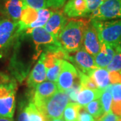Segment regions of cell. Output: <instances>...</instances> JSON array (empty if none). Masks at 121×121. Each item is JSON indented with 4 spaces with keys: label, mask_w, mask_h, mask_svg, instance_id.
Returning <instances> with one entry per match:
<instances>
[{
    "label": "cell",
    "mask_w": 121,
    "mask_h": 121,
    "mask_svg": "<svg viewBox=\"0 0 121 121\" xmlns=\"http://www.w3.org/2000/svg\"><path fill=\"white\" fill-rule=\"evenodd\" d=\"M73 55L69 53V60L75 64L76 69L83 73L88 75L94 69L98 68L94 60V57L82 47L75 52Z\"/></svg>",
    "instance_id": "cell-9"
},
{
    "label": "cell",
    "mask_w": 121,
    "mask_h": 121,
    "mask_svg": "<svg viewBox=\"0 0 121 121\" xmlns=\"http://www.w3.org/2000/svg\"><path fill=\"white\" fill-rule=\"evenodd\" d=\"M88 10V16L92 12H95L103 4L106 0H86Z\"/></svg>",
    "instance_id": "cell-29"
},
{
    "label": "cell",
    "mask_w": 121,
    "mask_h": 121,
    "mask_svg": "<svg viewBox=\"0 0 121 121\" xmlns=\"http://www.w3.org/2000/svg\"><path fill=\"white\" fill-rule=\"evenodd\" d=\"M106 69L109 72L121 71V45L116 48V52L112 60Z\"/></svg>",
    "instance_id": "cell-26"
},
{
    "label": "cell",
    "mask_w": 121,
    "mask_h": 121,
    "mask_svg": "<svg viewBox=\"0 0 121 121\" xmlns=\"http://www.w3.org/2000/svg\"><path fill=\"white\" fill-rule=\"evenodd\" d=\"M85 108L87 110V112L95 118V120L102 117L104 114V108L102 107L99 99H95L91 102L86 106H85Z\"/></svg>",
    "instance_id": "cell-23"
},
{
    "label": "cell",
    "mask_w": 121,
    "mask_h": 121,
    "mask_svg": "<svg viewBox=\"0 0 121 121\" xmlns=\"http://www.w3.org/2000/svg\"><path fill=\"white\" fill-rule=\"evenodd\" d=\"M65 16L64 12L59 10L54 12L45 26H44L49 33L56 39L68 21Z\"/></svg>",
    "instance_id": "cell-13"
},
{
    "label": "cell",
    "mask_w": 121,
    "mask_h": 121,
    "mask_svg": "<svg viewBox=\"0 0 121 121\" xmlns=\"http://www.w3.org/2000/svg\"><path fill=\"white\" fill-rule=\"evenodd\" d=\"M48 121H65L63 118H54V119H51L49 120Z\"/></svg>",
    "instance_id": "cell-38"
},
{
    "label": "cell",
    "mask_w": 121,
    "mask_h": 121,
    "mask_svg": "<svg viewBox=\"0 0 121 121\" xmlns=\"http://www.w3.org/2000/svg\"><path fill=\"white\" fill-rule=\"evenodd\" d=\"M63 60H59L56 63L47 70V79L49 82H56L61 70V63Z\"/></svg>",
    "instance_id": "cell-27"
},
{
    "label": "cell",
    "mask_w": 121,
    "mask_h": 121,
    "mask_svg": "<svg viewBox=\"0 0 121 121\" xmlns=\"http://www.w3.org/2000/svg\"><path fill=\"white\" fill-rule=\"evenodd\" d=\"M92 25L97 31L100 43L117 48L121 45V19L117 20H93Z\"/></svg>",
    "instance_id": "cell-2"
},
{
    "label": "cell",
    "mask_w": 121,
    "mask_h": 121,
    "mask_svg": "<svg viewBox=\"0 0 121 121\" xmlns=\"http://www.w3.org/2000/svg\"><path fill=\"white\" fill-rule=\"evenodd\" d=\"M81 105L77 102H71L67 104L63 112L65 121H79V111Z\"/></svg>",
    "instance_id": "cell-21"
},
{
    "label": "cell",
    "mask_w": 121,
    "mask_h": 121,
    "mask_svg": "<svg viewBox=\"0 0 121 121\" xmlns=\"http://www.w3.org/2000/svg\"><path fill=\"white\" fill-rule=\"evenodd\" d=\"M87 75L93 79L98 87L104 90L111 83L110 81L109 71L105 68H96L91 71Z\"/></svg>",
    "instance_id": "cell-18"
},
{
    "label": "cell",
    "mask_w": 121,
    "mask_h": 121,
    "mask_svg": "<svg viewBox=\"0 0 121 121\" xmlns=\"http://www.w3.org/2000/svg\"><path fill=\"white\" fill-rule=\"evenodd\" d=\"M67 0H50V8L58 9L61 8Z\"/></svg>",
    "instance_id": "cell-34"
},
{
    "label": "cell",
    "mask_w": 121,
    "mask_h": 121,
    "mask_svg": "<svg viewBox=\"0 0 121 121\" xmlns=\"http://www.w3.org/2000/svg\"><path fill=\"white\" fill-rule=\"evenodd\" d=\"M78 78V71L76 67L67 60H63L60 74L56 82L58 90L67 91L73 86Z\"/></svg>",
    "instance_id": "cell-7"
},
{
    "label": "cell",
    "mask_w": 121,
    "mask_h": 121,
    "mask_svg": "<svg viewBox=\"0 0 121 121\" xmlns=\"http://www.w3.org/2000/svg\"><path fill=\"white\" fill-rule=\"evenodd\" d=\"M111 92L112 95V102L121 101V83L111 84Z\"/></svg>",
    "instance_id": "cell-30"
},
{
    "label": "cell",
    "mask_w": 121,
    "mask_h": 121,
    "mask_svg": "<svg viewBox=\"0 0 121 121\" xmlns=\"http://www.w3.org/2000/svg\"><path fill=\"white\" fill-rule=\"evenodd\" d=\"M101 44L100 51L94 56L96 66L99 68H106L115 55L116 48L105 43Z\"/></svg>",
    "instance_id": "cell-17"
},
{
    "label": "cell",
    "mask_w": 121,
    "mask_h": 121,
    "mask_svg": "<svg viewBox=\"0 0 121 121\" xmlns=\"http://www.w3.org/2000/svg\"><path fill=\"white\" fill-rule=\"evenodd\" d=\"M57 91L58 88L56 82L47 81L41 83L36 87L33 98L34 103L39 108L47 99L54 95Z\"/></svg>",
    "instance_id": "cell-12"
},
{
    "label": "cell",
    "mask_w": 121,
    "mask_h": 121,
    "mask_svg": "<svg viewBox=\"0 0 121 121\" xmlns=\"http://www.w3.org/2000/svg\"><path fill=\"white\" fill-rule=\"evenodd\" d=\"M0 121H13V118L0 117Z\"/></svg>",
    "instance_id": "cell-37"
},
{
    "label": "cell",
    "mask_w": 121,
    "mask_h": 121,
    "mask_svg": "<svg viewBox=\"0 0 121 121\" xmlns=\"http://www.w3.org/2000/svg\"><path fill=\"white\" fill-rule=\"evenodd\" d=\"M102 91L103 90L99 88L96 90L82 89L77 96V103L81 106H85L91 102L99 99Z\"/></svg>",
    "instance_id": "cell-19"
},
{
    "label": "cell",
    "mask_w": 121,
    "mask_h": 121,
    "mask_svg": "<svg viewBox=\"0 0 121 121\" xmlns=\"http://www.w3.org/2000/svg\"><path fill=\"white\" fill-rule=\"evenodd\" d=\"M112 95L111 92V84L108 86L106 89H104L102 94L99 98V100L102 107L104 108V113L108 112L111 110V106L112 104Z\"/></svg>",
    "instance_id": "cell-24"
},
{
    "label": "cell",
    "mask_w": 121,
    "mask_h": 121,
    "mask_svg": "<svg viewBox=\"0 0 121 121\" xmlns=\"http://www.w3.org/2000/svg\"><path fill=\"white\" fill-rule=\"evenodd\" d=\"M88 16L93 20L121 19V0H106L99 8Z\"/></svg>",
    "instance_id": "cell-6"
},
{
    "label": "cell",
    "mask_w": 121,
    "mask_h": 121,
    "mask_svg": "<svg viewBox=\"0 0 121 121\" xmlns=\"http://www.w3.org/2000/svg\"><path fill=\"white\" fill-rule=\"evenodd\" d=\"M90 20L72 18L67 21L57 40L60 47L69 53L83 47V37L86 26Z\"/></svg>",
    "instance_id": "cell-1"
},
{
    "label": "cell",
    "mask_w": 121,
    "mask_h": 121,
    "mask_svg": "<svg viewBox=\"0 0 121 121\" xmlns=\"http://www.w3.org/2000/svg\"><path fill=\"white\" fill-rule=\"evenodd\" d=\"M26 5L22 0H0V10L7 18L18 22Z\"/></svg>",
    "instance_id": "cell-11"
},
{
    "label": "cell",
    "mask_w": 121,
    "mask_h": 121,
    "mask_svg": "<svg viewBox=\"0 0 121 121\" xmlns=\"http://www.w3.org/2000/svg\"><path fill=\"white\" fill-rule=\"evenodd\" d=\"M0 117H1V116H0Z\"/></svg>",
    "instance_id": "cell-40"
},
{
    "label": "cell",
    "mask_w": 121,
    "mask_h": 121,
    "mask_svg": "<svg viewBox=\"0 0 121 121\" xmlns=\"http://www.w3.org/2000/svg\"><path fill=\"white\" fill-rule=\"evenodd\" d=\"M22 1L25 5L36 9L50 8V0H22Z\"/></svg>",
    "instance_id": "cell-28"
},
{
    "label": "cell",
    "mask_w": 121,
    "mask_h": 121,
    "mask_svg": "<svg viewBox=\"0 0 121 121\" xmlns=\"http://www.w3.org/2000/svg\"><path fill=\"white\" fill-rule=\"evenodd\" d=\"M79 121H95V118L87 112L85 106H82L79 111Z\"/></svg>",
    "instance_id": "cell-31"
},
{
    "label": "cell",
    "mask_w": 121,
    "mask_h": 121,
    "mask_svg": "<svg viewBox=\"0 0 121 121\" xmlns=\"http://www.w3.org/2000/svg\"><path fill=\"white\" fill-rule=\"evenodd\" d=\"M70 102L69 95L65 91L58 90L47 99L39 108L48 121L62 118L66 106Z\"/></svg>",
    "instance_id": "cell-3"
},
{
    "label": "cell",
    "mask_w": 121,
    "mask_h": 121,
    "mask_svg": "<svg viewBox=\"0 0 121 121\" xmlns=\"http://www.w3.org/2000/svg\"><path fill=\"white\" fill-rule=\"evenodd\" d=\"M12 80H10V78L8 75L4 73H0V85L10 82Z\"/></svg>",
    "instance_id": "cell-36"
},
{
    "label": "cell",
    "mask_w": 121,
    "mask_h": 121,
    "mask_svg": "<svg viewBox=\"0 0 121 121\" xmlns=\"http://www.w3.org/2000/svg\"><path fill=\"white\" fill-rule=\"evenodd\" d=\"M83 48L92 56H96L100 51L101 44L99 42L97 31L92 25L91 20L88 22L84 33Z\"/></svg>",
    "instance_id": "cell-10"
},
{
    "label": "cell",
    "mask_w": 121,
    "mask_h": 121,
    "mask_svg": "<svg viewBox=\"0 0 121 121\" xmlns=\"http://www.w3.org/2000/svg\"><path fill=\"white\" fill-rule=\"evenodd\" d=\"M17 121H29L28 116L26 110V106L24 108H22L20 111L19 112V115L17 118Z\"/></svg>",
    "instance_id": "cell-35"
},
{
    "label": "cell",
    "mask_w": 121,
    "mask_h": 121,
    "mask_svg": "<svg viewBox=\"0 0 121 121\" xmlns=\"http://www.w3.org/2000/svg\"><path fill=\"white\" fill-rule=\"evenodd\" d=\"M25 34L31 35L37 51V56L41 52L40 48L44 47L45 51H48L61 47L57 39L49 33L44 27H39L28 30Z\"/></svg>",
    "instance_id": "cell-5"
},
{
    "label": "cell",
    "mask_w": 121,
    "mask_h": 121,
    "mask_svg": "<svg viewBox=\"0 0 121 121\" xmlns=\"http://www.w3.org/2000/svg\"><path fill=\"white\" fill-rule=\"evenodd\" d=\"M121 121V117H119L118 118V121Z\"/></svg>",
    "instance_id": "cell-39"
},
{
    "label": "cell",
    "mask_w": 121,
    "mask_h": 121,
    "mask_svg": "<svg viewBox=\"0 0 121 121\" xmlns=\"http://www.w3.org/2000/svg\"><path fill=\"white\" fill-rule=\"evenodd\" d=\"M17 85L14 81L0 85V116L13 118Z\"/></svg>",
    "instance_id": "cell-4"
},
{
    "label": "cell",
    "mask_w": 121,
    "mask_h": 121,
    "mask_svg": "<svg viewBox=\"0 0 121 121\" xmlns=\"http://www.w3.org/2000/svg\"><path fill=\"white\" fill-rule=\"evenodd\" d=\"M18 36V22L7 17L0 20V50L9 47Z\"/></svg>",
    "instance_id": "cell-8"
},
{
    "label": "cell",
    "mask_w": 121,
    "mask_h": 121,
    "mask_svg": "<svg viewBox=\"0 0 121 121\" xmlns=\"http://www.w3.org/2000/svg\"><path fill=\"white\" fill-rule=\"evenodd\" d=\"M63 12L69 17L88 16V10L86 0H68Z\"/></svg>",
    "instance_id": "cell-14"
},
{
    "label": "cell",
    "mask_w": 121,
    "mask_h": 121,
    "mask_svg": "<svg viewBox=\"0 0 121 121\" xmlns=\"http://www.w3.org/2000/svg\"><path fill=\"white\" fill-rule=\"evenodd\" d=\"M111 111L117 117H121V101L112 102Z\"/></svg>",
    "instance_id": "cell-33"
},
{
    "label": "cell",
    "mask_w": 121,
    "mask_h": 121,
    "mask_svg": "<svg viewBox=\"0 0 121 121\" xmlns=\"http://www.w3.org/2000/svg\"><path fill=\"white\" fill-rule=\"evenodd\" d=\"M29 121H48L34 102H30L26 106Z\"/></svg>",
    "instance_id": "cell-22"
},
{
    "label": "cell",
    "mask_w": 121,
    "mask_h": 121,
    "mask_svg": "<svg viewBox=\"0 0 121 121\" xmlns=\"http://www.w3.org/2000/svg\"><path fill=\"white\" fill-rule=\"evenodd\" d=\"M47 79V70L44 63V59L41 55L38 63L32 70L27 81L28 86L30 87H36L37 86L44 82Z\"/></svg>",
    "instance_id": "cell-15"
},
{
    "label": "cell",
    "mask_w": 121,
    "mask_h": 121,
    "mask_svg": "<svg viewBox=\"0 0 121 121\" xmlns=\"http://www.w3.org/2000/svg\"><path fill=\"white\" fill-rule=\"evenodd\" d=\"M54 12L48 9V8L46 9H39V13H38V17L36 20L35 22H33L28 28V29L26 30H30L32 29H34L36 28L39 27H44L45 24H47L49 18L52 16Z\"/></svg>",
    "instance_id": "cell-20"
},
{
    "label": "cell",
    "mask_w": 121,
    "mask_h": 121,
    "mask_svg": "<svg viewBox=\"0 0 121 121\" xmlns=\"http://www.w3.org/2000/svg\"><path fill=\"white\" fill-rule=\"evenodd\" d=\"M39 9L30 8L26 5L22 11L21 17L18 21V33L19 35L25 33L29 26L35 22L38 17Z\"/></svg>",
    "instance_id": "cell-16"
},
{
    "label": "cell",
    "mask_w": 121,
    "mask_h": 121,
    "mask_svg": "<svg viewBox=\"0 0 121 121\" xmlns=\"http://www.w3.org/2000/svg\"><path fill=\"white\" fill-rule=\"evenodd\" d=\"M78 75L79 79V83L82 89H89V90H96L98 89L97 85L95 84L93 79L87 75L86 74L83 73L79 70H78Z\"/></svg>",
    "instance_id": "cell-25"
},
{
    "label": "cell",
    "mask_w": 121,
    "mask_h": 121,
    "mask_svg": "<svg viewBox=\"0 0 121 121\" xmlns=\"http://www.w3.org/2000/svg\"><path fill=\"white\" fill-rule=\"evenodd\" d=\"M119 117H117L110 110L108 112L104 113V114L98 118L95 119V121H117Z\"/></svg>",
    "instance_id": "cell-32"
}]
</instances>
